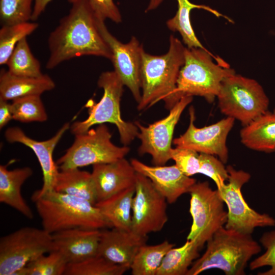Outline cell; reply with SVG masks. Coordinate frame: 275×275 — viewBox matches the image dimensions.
<instances>
[{"label":"cell","instance_id":"obj_1","mask_svg":"<svg viewBox=\"0 0 275 275\" xmlns=\"http://www.w3.org/2000/svg\"><path fill=\"white\" fill-rule=\"evenodd\" d=\"M71 4L68 14L60 20L48 37L47 69L84 56L112 59V51L100 32L97 17L89 0H75Z\"/></svg>","mask_w":275,"mask_h":275},{"label":"cell","instance_id":"obj_2","mask_svg":"<svg viewBox=\"0 0 275 275\" xmlns=\"http://www.w3.org/2000/svg\"><path fill=\"white\" fill-rule=\"evenodd\" d=\"M185 48L177 38L171 35L167 53L153 55L143 49L140 69L142 95L138 104L139 111L147 109L161 100L170 110L178 102L175 91L180 70L185 61Z\"/></svg>","mask_w":275,"mask_h":275},{"label":"cell","instance_id":"obj_3","mask_svg":"<svg viewBox=\"0 0 275 275\" xmlns=\"http://www.w3.org/2000/svg\"><path fill=\"white\" fill-rule=\"evenodd\" d=\"M31 199L41 219L43 229L51 234L75 228H112L99 209L85 200L54 190Z\"/></svg>","mask_w":275,"mask_h":275},{"label":"cell","instance_id":"obj_4","mask_svg":"<svg viewBox=\"0 0 275 275\" xmlns=\"http://www.w3.org/2000/svg\"><path fill=\"white\" fill-rule=\"evenodd\" d=\"M261 251L251 234L223 227L207 241L205 252L193 262L186 275H197L213 268L226 275H243L248 262Z\"/></svg>","mask_w":275,"mask_h":275},{"label":"cell","instance_id":"obj_5","mask_svg":"<svg viewBox=\"0 0 275 275\" xmlns=\"http://www.w3.org/2000/svg\"><path fill=\"white\" fill-rule=\"evenodd\" d=\"M236 73L229 65L206 48H185L175 91L176 101L184 96H201L212 103L217 97L223 79Z\"/></svg>","mask_w":275,"mask_h":275},{"label":"cell","instance_id":"obj_6","mask_svg":"<svg viewBox=\"0 0 275 275\" xmlns=\"http://www.w3.org/2000/svg\"><path fill=\"white\" fill-rule=\"evenodd\" d=\"M98 86L103 90L101 99L90 107L86 119L75 122L70 126L71 132L74 135L83 133L95 125L110 123L117 127L121 143L127 146L137 138L139 129L135 123L122 118L120 102L124 85L114 70L102 72Z\"/></svg>","mask_w":275,"mask_h":275},{"label":"cell","instance_id":"obj_7","mask_svg":"<svg viewBox=\"0 0 275 275\" xmlns=\"http://www.w3.org/2000/svg\"><path fill=\"white\" fill-rule=\"evenodd\" d=\"M221 112L245 126L268 111L269 99L255 79L236 73L222 81L216 97Z\"/></svg>","mask_w":275,"mask_h":275},{"label":"cell","instance_id":"obj_8","mask_svg":"<svg viewBox=\"0 0 275 275\" xmlns=\"http://www.w3.org/2000/svg\"><path fill=\"white\" fill-rule=\"evenodd\" d=\"M108 127L100 124L96 128L75 135V140L66 153L58 159L60 171L89 165L114 162L125 157L130 148L117 146L111 141Z\"/></svg>","mask_w":275,"mask_h":275},{"label":"cell","instance_id":"obj_9","mask_svg":"<svg viewBox=\"0 0 275 275\" xmlns=\"http://www.w3.org/2000/svg\"><path fill=\"white\" fill-rule=\"evenodd\" d=\"M56 250L52 234L44 229L21 228L0 238V275H17L39 256Z\"/></svg>","mask_w":275,"mask_h":275},{"label":"cell","instance_id":"obj_10","mask_svg":"<svg viewBox=\"0 0 275 275\" xmlns=\"http://www.w3.org/2000/svg\"><path fill=\"white\" fill-rule=\"evenodd\" d=\"M189 212L193 222L187 240H196L202 249L220 228L225 225L228 213L217 190L207 181L196 182L190 188Z\"/></svg>","mask_w":275,"mask_h":275},{"label":"cell","instance_id":"obj_11","mask_svg":"<svg viewBox=\"0 0 275 275\" xmlns=\"http://www.w3.org/2000/svg\"><path fill=\"white\" fill-rule=\"evenodd\" d=\"M228 183L217 189L228 208L227 221L225 227L239 232L252 234L257 227L275 226V219L266 213H260L251 208L242 193L243 185L251 178L249 173L236 170L232 166L227 167Z\"/></svg>","mask_w":275,"mask_h":275},{"label":"cell","instance_id":"obj_12","mask_svg":"<svg viewBox=\"0 0 275 275\" xmlns=\"http://www.w3.org/2000/svg\"><path fill=\"white\" fill-rule=\"evenodd\" d=\"M167 203L150 180L136 172L131 231L144 237L160 231L168 221Z\"/></svg>","mask_w":275,"mask_h":275},{"label":"cell","instance_id":"obj_13","mask_svg":"<svg viewBox=\"0 0 275 275\" xmlns=\"http://www.w3.org/2000/svg\"><path fill=\"white\" fill-rule=\"evenodd\" d=\"M193 97L184 96L170 109L165 118L144 126L139 122L134 123L139 129L137 138L141 141L138 151L141 155L151 156L155 166H163L171 159L170 151L175 128L182 112L192 101Z\"/></svg>","mask_w":275,"mask_h":275},{"label":"cell","instance_id":"obj_14","mask_svg":"<svg viewBox=\"0 0 275 275\" xmlns=\"http://www.w3.org/2000/svg\"><path fill=\"white\" fill-rule=\"evenodd\" d=\"M97 24L103 39L111 49L114 71L124 86L130 91L138 102L141 99L140 69L144 48L135 37L127 43L119 41L107 30L104 20L97 17Z\"/></svg>","mask_w":275,"mask_h":275},{"label":"cell","instance_id":"obj_15","mask_svg":"<svg viewBox=\"0 0 275 275\" xmlns=\"http://www.w3.org/2000/svg\"><path fill=\"white\" fill-rule=\"evenodd\" d=\"M189 124L186 131L173 140L177 147L194 150L199 153L216 155L224 163L228 159V149L226 144L227 136L231 130L235 120L227 117L215 123L202 128L197 127L195 109L189 110Z\"/></svg>","mask_w":275,"mask_h":275},{"label":"cell","instance_id":"obj_16","mask_svg":"<svg viewBox=\"0 0 275 275\" xmlns=\"http://www.w3.org/2000/svg\"><path fill=\"white\" fill-rule=\"evenodd\" d=\"M69 123L64 124L56 134L48 140L38 141L28 135L17 127L8 128L5 131L6 140L10 143H19L31 148L36 155L43 175L42 187L35 191L31 198H34L54 190L59 169L53 160V150L65 132L69 129Z\"/></svg>","mask_w":275,"mask_h":275},{"label":"cell","instance_id":"obj_17","mask_svg":"<svg viewBox=\"0 0 275 275\" xmlns=\"http://www.w3.org/2000/svg\"><path fill=\"white\" fill-rule=\"evenodd\" d=\"M130 162L137 173L150 180L169 204L175 203L182 195L188 193L196 182L175 164L150 166L136 159H132Z\"/></svg>","mask_w":275,"mask_h":275},{"label":"cell","instance_id":"obj_18","mask_svg":"<svg viewBox=\"0 0 275 275\" xmlns=\"http://www.w3.org/2000/svg\"><path fill=\"white\" fill-rule=\"evenodd\" d=\"M91 174L96 189L97 202L135 184L136 172L125 157L112 162L94 164Z\"/></svg>","mask_w":275,"mask_h":275},{"label":"cell","instance_id":"obj_19","mask_svg":"<svg viewBox=\"0 0 275 275\" xmlns=\"http://www.w3.org/2000/svg\"><path fill=\"white\" fill-rule=\"evenodd\" d=\"M147 237L131 231L112 228L101 231L98 254L116 264L130 268L132 262L141 246L146 244Z\"/></svg>","mask_w":275,"mask_h":275},{"label":"cell","instance_id":"obj_20","mask_svg":"<svg viewBox=\"0 0 275 275\" xmlns=\"http://www.w3.org/2000/svg\"><path fill=\"white\" fill-rule=\"evenodd\" d=\"M100 229H71L52 234L56 250L69 263L83 261L98 254Z\"/></svg>","mask_w":275,"mask_h":275},{"label":"cell","instance_id":"obj_21","mask_svg":"<svg viewBox=\"0 0 275 275\" xmlns=\"http://www.w3.org/2000/svg\"><path fill=\"white\" fill-rule=\"evenodd\" d=\"M33 174L30 167L9 170L7 166H0V202L20 212L26 218L34 217L32 210L21 193L24 182Z\"/></svg>","mask_w":275,"mask_h":275},{"label":"cell","instance_id":"obj_22","mask_svg":"<svg viewBox=\"0 0 275 275\" xmlns=\"http://www.w3.org/2000/svg\"><path fill=\"white\" fill-rule=\"evenodd\" d=\"M55 83L47 74L39 77L16 76L2 69L0 74V99L6 101L39 95L54 89Z\"/></svg>","mask_w":275,"mask_h":275},{"label":"cell","instance_id":"obj_23","mask_svg":"<svg viewBox=\"0 0 275 275\" xmlns=\"http://www.w3.org/2000/svg\"><path fill=\"white\" fill-rule=\"evenodd\" d=\"M240 141L246 147L267 153L275 151V114L269 111L260 116L240 131Z\"/></svg>","mask_w":275,"mask_h":275},{"label":"cell","instance_id":"obj_24","mask_svg":"<svg viewBox=\"0 0 275 275\" xmlns=\"http://www.w3.org/2000/svg\"><path fill=\"white\" fill-rule=\"evenodd\" d=\"M135 186L98 201L95 205L112 228L131 231L132 207Z\"/></svg>","mask_w":275,"mask_h":275},{"label":"cell","instance_id":"obj_25","mask_svg":"<svg viewBox=\"0 0 275 275\" xmlns=\"http://www.w3.org/2000/svg\"><path fill=\"white\" fill-rule=\"evenodd\" d=\"M54 190L85 200L93 205L98 201L91 173L79 168L59 171Z\"/></svg>","mask_w":275,"mask_h":275},{"label":"cell","instance_id":"obj_26","mask_svg":"<svg viewBox=\"0 0 275 275\" xmlns=\"http://www.w3.org/2000/svg\"><path fill=\"white\" fill-rule=\"evenodd\" d=\"M178 9L175 16L166 22L167 27L173 32L180 34L183 43L188 48H201L206 49L197 37L190 21V12L195 9H201L212 13L217 17H223L229 22L233 21L227 16L209 6L195 4L189 0H176Z\"/></svg>","mask_w":275,"mask_h":275},{"label":"cell","instance_id":"obj_27","mask_svg":"<svg viewBox=\"0 0 275 275\" xmlns=\"http://www.w3.org/2000/svg\"><path fill=\"white\" fill-rule=\"evenodd\" d=\"M201 249L196 240H187L180 247L171 249L166 254L156 275H186Z\"/></svg>","mask_w":275,"mask_h":275},{"label":"cell","instance_id":"obj_28","mask_svg":"<svg viewBox=\"0 0 275 275\" xmlns=\"http://www.w3.org/2000/svg\"><path fill=\"white\" fill-rule=\"evenodd\" d=\"M175 244L168 240L155 244L141 246L130 267L132 275H156L167 252Z\"/></svg>","mask_w":275,"mask_h":275},{"label":"cell","instance_id":"obj_29","mask_svg":"<svg viewBox=\"0 0 275 275\" xmlns=\"http://www.w3.org/2000/svg\"><path fill=\"white\" fill-rule=\"evenodd\" d=\"M6 65L8 72L16 76L39 77L43 74L40 63L33 54L26 38L18 43Z\"/></svg>","mask_w":275,"mask_h":275},{"label":"cell","instance_id":"obj_30","mask_svg":"<svg viewBox=\"0 0 275 275\" xmlns=\"http://www.w3.org/2000/svg\"><path fill=\"white\" fill-rule=\"evenodd\" d=\"M129 269L97 254L80 262L68 264L64 275H122Z\"/></svg>","mask_w":275,"mask_h":275},{"label":"cell","instance_id":"obj_31","mask_svg":"<svg viewBox=\"0 0 275 275\" xmlns=\"http://www.w3.org/2000/svg\"><path fill=\"white\" fill-rule=\"evenodd\" d=\"M38 24L29 21L2 25L0 30V65H6L18 43L31 35Z\"/></svg>","mask_w":275,"mask_h":275},{"label":"cell","instance_id":"obj_32","mask_svg":"<svg viewBox=\"0 0 275 275\" xmlns=\"http://www.w3.org/2000/svg\"><path fill=\"white\" fill-rule=\"evenodd\" d=\"M12 119L21 122H44L47 115L39 95L18 98L12 100Z\"/></svg>","mask_w":275,"mask_h":275},{"label":"cell","instance_id":"obj_33","mask_svg":"<svg viewBox=\"0 0 275 275\" xmlns=\"http://www.w3.org/2000/svg\"><path fill=\"white\" fill-rule=\"evenodd\" d=\"M68 262L58 251L42 255L25 267L26 275H64Z\"/></svg>","mask_w":275,"mask_h":275},{"label":"cell","instance_id":"obj_34","mask_svg":"<svg viewBox=\"0 0 275 275\" xmlns=\"http://www.w3.org/2000/svg\"><path fill=\"white\" fill-rule=\"evenodd\" d=\"M33 0H0L2 25L29 21L32 19Z\"/></svg>","mask_w":275,"mask_h":275},{"label":"cell","instance_id":"obj_35","mask_svg":"<svg viewBox=\"0 0 275 275\" xmlns=\"http://www.w3.org/2000/svg\"><path fill=\"white\" fill-rule=\"evenodd\" d=\"M199 173L210 178L215 183L217 189L221 188L228 181L229 173L224 163L214 155L200 153Z\"/></svg>","mask_w":275,"mask_h":275},{"label":"cell","instance_id":"obj_36","mask_svg":"<svg viewBox=\"0 0 275 275\" xmlns=\"http://www.w3.org/2000/svg\"><path fill=\"white\" fill-rule=\"evenodd\" d=\"M200 153L188 148L176 147L170 151L171 159L185 175L191 177L199 173Z\"/></svg>","mask_w":275,"mask_h":275},{"label":"cell","instance_id":"obj_37","mask_svg":"<svg viewBox=\"0 0 275 275\" xmlns=\"http://www.w3.org/2000/svg\"><path fill=\"white\" fill-rule=\"evenodd\" d=\"M260 241L266 251L250 263V268L253 270L263 266H269L270 269L258 274L275 275V230L264 233Z\"/></svg>","mask_w":275,"mask_h":275},{"label":"cell","instance_id":"obj_38","mask_svg":"<svg viewBox=\"0 0 275 275\" xmlns=\"http://www.w3.org/2000/svg\"><path fill=\"white\" fill-rule=\"evenodd\" d=\"M96 15L105 21L109 19L115 23L122 22L120 11L113 0H89Z\"/></svg>","mask_w":275,"mask_h":275},{"label":"cell","instance_id":"obj_39","mask_svg":"<svg viewBox=\"0 0 275 275\" xmlns=\"http://www.w3.org/2000/svg\"><path fill=\"white\" fill-rule=\"evenodd\" d=\"M12 119L10 103L8 101L0 99V128L6 126Z\"/></svg>","mask_w":275,"mask_h":275},{"label":"cell","instance_id":"obj_40","mask_svg":"<svg viewBox=\"0 0 275 275\" xmlns=\"http://www.w3.org/2000/svg\"><path fill=\"white\" fill-rule=\"evenodd\" d=\"M51 0H34L33 13L31 20L33 21L38 19L42 13L45 10L47 5ZM72 3L75 0H68Z\"/></svg>","mask_w":275,"mask_h":275},{"label":"cell","instance_id":"obj_41","mask_svg":"<svg viewBox=\"0 0 275 275\" xmlns=\"http://www.w3.org/2000/svg\"><path fill=\"white\" fill-rule=\"evenodd\" d=\"M163 1V0H149V4L145 12H149L156 9Z\"/></svg>","mask_w":275,"mask_h":275},{"label":"cell","instance_id":"obj_42","mask_svg":"<svg viewBox=\"0 0 275 275\" xmlns=\"http://www.w3.org/2000/svg\"><path fill=\"white\" fill-rule=\"evenodd\" d=\"M273 113L275 114V108H274V110L273 111Z\"/></svg>","mask_w":275,"mask_h":275}]
</instances>
